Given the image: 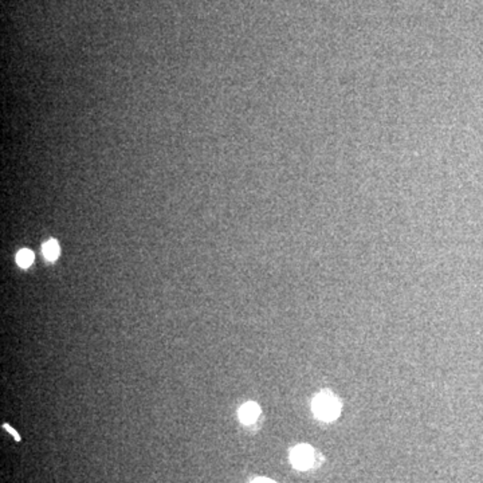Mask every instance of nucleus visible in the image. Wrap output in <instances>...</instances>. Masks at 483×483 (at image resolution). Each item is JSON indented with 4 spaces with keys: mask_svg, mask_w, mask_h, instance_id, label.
Instances as JSON below:
<instances>
[{
    "mask_svg": "<svg viewBox=\"0 0 483 483\" xmlns=\"http://www.w3.org/2000/svg\"><path fill=\"white\" fill-rule=\"evenodd\" d=\"M4 428H6V430H7L8 433H13V435H14V438H15L17 440H19V439H20V438H19V435H17V431H14V430H13V428H11V427H10L8 424H4Z\"/></svg>",
    "mask_w": 483,
    "mask_h": 483,
    "instance_id": "423d86ee",
    "label": "nucleus"
},
{
    "mask_svg": "<svg viewBox=\"0 0 483 483\" xmlns=\"http://www.w3.org/2000/svg\"><path fill=\"white\" fill-rule=\"evenodd\" d=\"M259 414H261V410H259L258 404L252 403V401L243 404L239 408V419L245 424H252L258 419Z\"/></svg>",
    "mask_w": 483,
    "mask_h": 483,
    "instance_id": "7ed1b4c3",
    "label": "nucleus"
},
{
    "mask_svg": "<svg viewBox=\"0 0 483 483\" xmlns=\"http://www.w3.org/2000/svg\"><path fill=\"white\" fill-rule=\"evenodd\" d=\"M42 250H43V255H45L46 259H49V261H55V259L58 258V255H59V245H58L57 240L51 239V240L46 242V243L43 245V249H42Z\"/></svg>",
    "mask_w": 483,
    "mask_h": 483,
    "instance_id": "20e7f679",
    "label": "nucleus"
},
{
    "mask_svg": "<svg viewBox=\"0 0 483 483\" xmlns=\"http://www.w3.org/2000/svg\"><path fill=\"white\" fill-rule=\"evenodd\" d=\"M313 412L318 419L332 421L340 415V403L331 392H322L313 400Z\"/></svg>",
    "mask_w": 483,
    "mask_h": 483,
    "instance_id": "f257e3e1",
    "label": "nucleus"
},
{
    "mask_svg": "<svg viewBox=\"0 0 483 483\" xmlns=\"http://www.w3.org/2000/svg\"><path fill=\"white\" fill-rule=\"evenodd\" d=\"M252 483H275L274 481H271V480H267V478H257L255 481Z\"/></svg>",
    "mask_w": 483,
    "mask_h": 483,
    "instance_id": "0eeeda50",
    "label": "nucleus"
},
{
    "mask_svg": "<svg viewBox=\"0 0 483 483\" xmlns=\"http://www.w3.org/2000/svg\"><path fill=\"white\" fill-rule=\"evenodd\" d=\"M33 261V251L27 250V249H23V250H20L19 252H17V262L19 266L23 267V268H27V267L31 266Z\"/></svg>",
    "mask_w": 483,
    "mask_h": 483,
    "instance_id": "39448f33",
    "label": "nucleus"
},
{
    "mask_svg": "<svg viewBox=\"0 0 483 483\" xmlns=\"http://www.w3.org/2000/svg\"><path fill=\"white\" fill-rule=\"evenodd\" d=\"M315 461V452L313 449L308 445H300L294 447L290 452V462L297 470H308L313 465Z\"/></svg>",
    "mask_w": 483,
    "mask_h": 483,
    "instance_id": "f03ea898",
    "label": "nucleus"
}]
</instances>
